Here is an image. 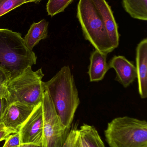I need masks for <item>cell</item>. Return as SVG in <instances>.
Wrapping results in <instances>:
<instances>
[{"mask_svg": "<svg viewBox=\"0 0 147 147\" xmlns=\"http://www.w3.org/2000/svg\"><path fill=\"white\" fill-rule=\"evenodd\" d=\"M43 85L61 123L70 130L80 101L70 66H63L50 80L43 82Z\"/></svg>", "mask_w": 147, "mask_h": 147, "instance_id": "1", "label": "cell"}, {"mask_svg": "<svg viewBox=\"0 0 147 147\" xmlns=\"http://www.w3.org/2000/svg\"><path fill=\"white\" fill-rule=\"evenodd\" d=\"M36 60L35 53L27 47L20 34L0 28V67L10 78L36 64Z\"/></svg>", "mask_w": 147, "mask_h": 147, "instance_id": "2", "label": "cell"}, {"mask_svg": "<svg viewBox=\"0 0 147 147\" xmlns=\"http://www.w3.org/2000/svg\"><path fill=\"white\" fill-rule=\"evenodd\" d=\"M110 147H147V122L128 116L114 118L104 131Z\"/></svg>", "mask_w": 147, "mask_h": 147, "instance_id": "3", "label": "cell"}, {"mask_svg": "<svg viewBox=\"0 0 147 147\" xmlns=\"http://www.w3.org/2000/svg\"><path fill=\"white\" fill-rule=\"evenodd\" d=\"M44 76L42 69L34 71L29 66L10 78L5 97L8 104L19 102L36 107L42 103L45 91L42 80Z\"/></svg>", "mask_w": 147, "mask_h": 147, "instance_id": "4", "label": "cell"}, {"mask_svg": "<svg viewBox=\"0 0 147 147\" xmlns=\"http://www.w3.org/2000/svg\"><path fill=\"white\" fill-rule=\"evenodd\" d=\"M77 17L84 37L96 50L108 55L114 50L104 24L91 0H79Z\"/></svg>", "mask_w": 147, "mask_h": 147, "instance_id": "5", "label": "cell"}, {"mask_svg": "<svg viewBox=\"0 0 147 147\" xmlns=\"http://www.w3.org/2000/svg\"><path fill=\"white\" fill-rule=\"evenodd\" d=\"M42 105L43 147H62L70 130L66 129L62 125L49 94L45 89Z\"/></svg>", "mask_w": 147, "mask_h": 147, "instance_id": "6", "label": "cell"}, {"mask_svg": "<svg viewBox=\"0 0 147 147\" xmlns=\"http://www.w3.org/2000/svg\"><path fill=\"white\" fill-rule=\"evenodd\" d=\"M21 144H33L43 147V115L42 103L35 107L19 129Z\"/></svg>", "mask_w": 147, "mask_h": 147, "instance_id": "7", "label": "cell"}, {"mask_svg": "<svg viewBox=\"0 0 147 147\" xmlns=\"http://www.w3.org/2000/svg\"><path fill=\"white\" fill-rule=\"evenodd\" d=\"M35 107L19 102L11 103L4 111L1 122L7 127L15 129L18 132Z\"/></svg>", "mask_w": 147, "mask_h": 147, "instance_id": "8", "label": "cell"}, {"mask_svg": "<svg viewBox=\"0 0 147 147\" xmlns=\"http://www.w3.org/2000/svg\"><path fill=\"white\" fill-rule=\"evenodd\" d=\"M109 69H113L116 73L115 80L127 88L137 78L136 67L124 56H114L108 64Z\"/></svg>", "mask_w": 147, "mask_h": 147, "instance_id": "9", "label": "cell"}, {"mask_svg": "<svg viewBox=\"0 0 147 147\" xmlns=\"http://www.w3.org/2000/svg\"><path fill=\"white\" fill-rule=\"evenodd\" d=\"M101 16L108 36L115 49L118 47L120 34L110 6L106 0H91Z\"/></svg>", "mask_w": 147, "mask_h": 147, "instance_id": "10", "label": "cell"}, {"mask_svg": "<svg viewBox=\"0 0 147 147\" xmlns=\"http://www.w3.org/2000/svg\"><path fill=\"white\" fill-rule=\"evenodd\" d=\"M136 69L141 98L147 97V39H143L136 49Z\"/></svg>", "mask_w": 147, "mask_h": 147, "instance_id": "11", "label": "cell"}, {"mask_svg": "<svg viewBox=\"0 0 147 147\" xmlns=\"http://www.w3.org/2000/svg\"><path fill=\"white\" fill-rule=\"evenodd\" d=\"M107 54L95 50L90 57L88 74L90 82H98L103 79L109 70Z\"/></svg>", "mask_w": 147, "mask_h": 147, "instance_id": "12", "label": "cell"}, {"mask_svg": "<svg viewBox=\"0 0 147 147\" xmlns=\"http://www.w3.org/2000/svg\"><path fill=\"white\" fill-rule=\"evenodd\" d=\"M48 26V22L44 19L32 24L23 38L25 45L28 49L33 51L35 46L38 45L40 40L47 37Z\"/></svg>", "mask_w": 147, "mask_h": 147, "instance_id": "13", "label": "cell"}, {"mask_svg": "<svg viewBox=\"0 0 147 147\" xmlns=\"http://www.w3.org/2000/svg\"><path fill=\"white\" fill-rule=\"evenodd\" d=\"M122 5L132 18L147 20V0H122Z\"/></svg>", "mask_w": 147, "mask_h": 147, "instance_id": "14", "label": "cell"}, {"mask_svg": "<svg viewBox=\"0 0 147 147\" xmlns=\"http://www.w3.org/2000/svg\"><path fill=\"white\" fill-rule=\"evenodd\" d=\"M79 129L83 134L90 147H105L97 130L94 126L84 123Z\"/></svg>", "mask_w": 147, "mask_h": 147, "instance_id": "15", "label": "cell"}, {"mask_svg": "<svg viewBox=\"0 0 147 147\" xmlns=\"http://www.w3.org/2000/svg\"><path fill=\"white\" fill-rule=\"evenodd\" d=\"M73 0H48L46 5L48 15L53 17L64 11Z\"/></svg>", "mask_w": 147, "mask_h": 147, "instance_id": "16", "label": "cell"}, {"mask_svg": "<svg viewBox=\"0 0 147 147\" xmlns=\"http://www.w3.org/2000/svg\"><path fill=\"white\" fill-rule=\"evenodd\" d=\"M25 3V0H0V17Z\"/></svg>", "mask_w": 147, "mask_h": 147, "instance_id": "17", "label": "cell"}, {"mask_svg": "<svg viewBox=\"0 0 147 147\" xmlns=\"http://www.w3.org/2000/svg\"><path fill=\"white\" fill-rule=\"evenodd\" d=\"M10 79L9 74L0 67V98L6 97L7 86Z\"/></svg>", "mask_w": 147, "mask_h": 147, "instance_id": "18", "label": "cell"}, {"mask_svg": "<svg viewBox=\"0 0 147 147\" xmlns=\"http://www.w3.org/2000/svg\"><path fill=\"white\" fill-rule=\"evenodd\" d=\"M5 140L2 147H18L21 145L20 138L18 132L10 135Z\"/></svg>", "mask_w": 147, "mask_h": 147, "instance_id": "19", "label": "cell"}, {"mask_svg": "<svg viewBox=\"0 0 147 147\" xmlns=\"http://www.w3.org/2000/svg\"><path fill=\"white\" fill-rule=\"evenodd\" d=\"M72 147H90L83 134L79 129L76 130L75 141Z\"/></svg>", "mask_w": 147, "mask_h": 147, "instance_id": "20", "label": "cell"}, {"mask_svg": "<svg viewBox=\"0 0 147 147\" xmlns=\"http://www.w3.org/2000/svg\"><path fill=\"white\" fill-rule=\"evenodd\" d=\"M17 132V130L7 127L3 123H0V142L5 140L10 135Z\"/></svg>", "mask_w": 147, "mask_h": 147, "instance_id": "21", "label": "cell"}, {"mask_svg": "<svg viewBox=\"0 0 147 147\" xmlns=\"http://www.w3.org/2000/svg\"><path fill=\"white\" fill-rule=\"evenodd\" d=\"M77 128L76 127L72 128L71 130H70L68 136L66 139L62 147H72L75 141L76 136V130Z\"/></svg>", "mask_w": 147, "mask_h": 147, "instance_id": "22", "label": "cell"}, {"mask_svg": "<svg viewBox=\"0 0 147 147\" xmlns=\"http://www.w3.org/2000/svg\"><path fill=\"white\" fill-rule=\"evenodd\" d=\"M8 105L6 97L0 98V123L1 122L2 117L6 107Z\"/></svg>", "mask_w": 147, "mask_h": 147, "instance_id": "23", "label": "cell"}, {"mask_svg": "<svg viewBox=\"0 0 147 147\" xmlns=\"http://www.w3.org/2000/svg\"><path fill=\"white\" fill-rule=\"evenodd\" d=\"M18 147H43L39 145L33 144H21Z\"/></svg>", "mask_w": 147, "mask_h": 147, "instance_id": "24", "label": "cell"}, {"mask_svg": "<svg viewBox=\"0 0 147 147\" xmlns=\"http://www.w3.org/2000/svg\"><path fill=\"white\" fill-rule=\"evenodd\" d=\"M25 3H27L29 2L38 3L41 0H25Z\"/></svg>", "mask_w": 147, "mask_h": 147, "instance_id": "25", "label": "cell"}]
</instances>
